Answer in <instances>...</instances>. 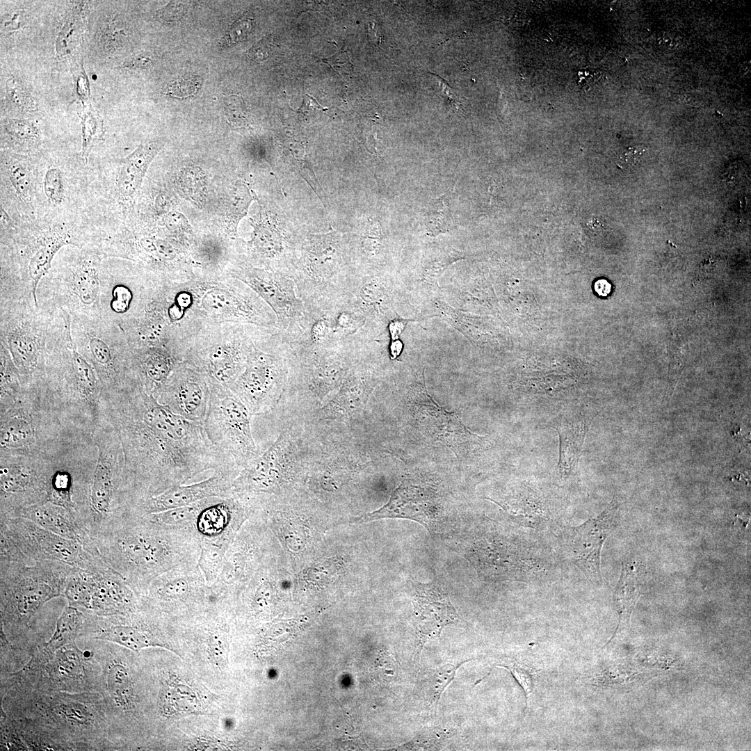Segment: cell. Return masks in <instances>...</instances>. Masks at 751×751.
<instances>
[{"mask_svg":"<svg viewBox=\"0 0 751 751\" xmlns=\"http://www.w3.org/2000/svg\"><path fill=\"white\" fill-rule=\"evenodd\" d=\"M123 401L121 423L128 462L152 486L164 491L208 469H236L202 423L173 413L143 388L129 391Z\"/></svg>","mask_w":751,"mask_h":751,"instance_id":"cell-1","label":"cell"},{"mask_svg":"<svg viewBox=\"0 0 751 751\" xmlns=\"http://www.w3.org/2000/svg\"><path fill=\"white\" fill-rule=\"evenodd\" d=\"M152 306L181 339L208 324L242 323L277 328L270 307L248 284L228 274L163 282Z\"/></svg>","mask_w":751,"mask_h":751,"instance_id":"cell-2","label":"cell"},{"mask_svg":"<svg viewBox=\"0 0 751 751\" xmlns=\"http://www.w3.org/2000/svg\"><path fill=\"white\" fill-rule=\"evenodd\" d=\"M297 250L291 277L298 297L316 321L345 302L354 277L347 242L338 232L311 234Z\"/></svg>","mask_w":751,"mask_h":751,"instance_id":"cell-3","label":"cell"},{"mask_svg":"<svg viewBox=\"0 0 751 751\" xmlns=\"http://www.w3.org/2000/svg\"><path fill=\"white\" fill-rule=\"evenodd\" d=\"M259 328L242 323L208 324L183 341L177 355L210 385L229 389L245 366Z\"/></svg>","mask_w":751,"mask_h":751,"instance_id":"cell-4","label":"cell"},{"mask_svg":"<svg viewBox=\"0 0 751 751\" xmlns=\"http://www.w3.org/2000/svg\"><path fill=\"white\" fill-rule=\"evenodd\" d=\"M474 556L479 572L490 580L547 581L556 571L551 553L524 532H484L476 541Z\"/></svg>","mask_w":751,"mask_h":751,"instance_id":"cell-5","label":"cell"},{"mask_svg":"<svg viewBox=\"0 0 751 751\" xmlns=\"http://www.w3.org/2000/svg\"><path fill=\"white\" fill-rule=\"evenodd\" d=\"M287 341L277 328L260 326L245 366L229 389L252 415L265 412L287 384Z\"/></svg>","mask_w":751,"mask_h":751,"instance_id":"cell-6","label":"cell"},{"mask_svg":"<svg viewBox=\"0 0 751 751\" xmlns=\"http://www.w3.org/2000/svg\"><path fill=\"white\" fill-rule=\"evenodd\" d=\"M227 274L250 286L273 310L277 328L289 342L309 339L315 321L298 297L293 280L281 271L234 263Z\"/></svg>","mask_w":751,"mask_h":751,"instance_id":"cell-7","label":"cell"},{"mask_svg":"<svg viewBox=\"0 0 751 751\" xmlns=\"http://www.w3.org/2000/svg\"><path fill=\"white\" fill-rule=\"evenodd\" d=\"M210 399L203 426L211 441L238 467H245L258 451L252 437V414L229 389L210 385Z\"/></svg>","mask_w":751,"mask_h":751,"instance_id":"cell-8","label":"cell"},{"mask_svg":"<svg viewBox=\"0 0 751 751\" xmlns=\"http://www.w3.org/2000/svg\"><path fill=\"white\" fill-rule=\"evenodd\" d=\"M618 506L613 500L597 516L581 525H560L552 531L563 556L590 581L600 583L602 546L617 524Z\"/></svg>","mask_w":751,"mask_h":751,"instance_id":"cell-9","label":"cell"},{"mask_svg":"<svg viewBox=\"0 0 751 751\" xmlns=\"http://www.w3.org/2000/svg\"><path fill=\"white\" fill-rule=\"evenodd\" d=\"M512 520L523 528L554 531L565 512L563 499L547 487L523 481L501 504Z\"/></svg>","mask_w":751,"mask_h":751,"instance_id":"cell-10","label":"cell"},{"mask_svg":"<svg viewBox=\"0 0 751 751\" xmlns=\"http://www.w3.org/2000/svg\"><path fill=\"white\" fill-rule=\"evenodd\" d=\"M414 405L416 417L423 432L461 455L481 447L485 437L469 430L455 412H448L430 396L424 384L414 390Z\"/></svg>","mask_w":751,"mask_h":751,"instance_id":"cell-11","label":"cell"},{"mask_svg":"<svg viewBox=\"0 0 751 751\" xmlns=\"http://www.w3.org/2000/svg\"><path fill=\"white\" fill-rule=\"evenodd\" d=\"M210 393L205 376L193 366L181 362L154 396L173 413L203 424Z\"/></svg>","mask_w":751,"mask_h":751,"instance_id":"cell-12","label":"cell"},{"mask_svg":"<svg viewBox=\"0 0 751 751\" xmlns=\"http://www.w3.org/2000/svg\"><path fill=\"white\" fill-rule=\"evenodd\" d=\"M438 494L430 485L404 479L382 508L354 519L362 523L382 518L407 519L423 525L430 531L437 526L441 514Z\"/></svg>","mask_w":751,"mask_h":751,"instance_id":"cell-13","label":"cell"},{"mask_svg":"<svg viewBox=\"0 0 751 751\" xmlns=\"http://www.w3.org/2000/svg\"><path fill=\"white\" fill-rule=\"evenodd\" d=\"M413 617L421 647L439 637L447 625L459 620L458 614L447 593L437 583L414 582L413 584Z\"/></svg>","mask_w":751,"mask_h":751,"instance_id":"cell-14","label":"cell"},{"mask_svg":"<svg viewBox=\"0 0 751 751\" xmlns=\"http://www.w3.org/2000/svg\"><path fill=\"white\" fill-rule=\"evenodd\" d=\"M234 471H216L209 478L190 485H175L152 496L145 504L150 512L187 506L201 500L227 494L228 478Z\"/></svg>","mask_w":751,"mask_h":751,"instance_id":"cell-15","label":"cell"},{"mask_svg":"<svg viewBox=\"0 0 751 751\" xmlns=\"http://www.w3.org/2000/svg\"><path fill=\"white\" fill-rule=\"evenodd\" d=\"M134 373L142 387L153 395L181 362L166 346H131Z\"/></svg>","mask_w":751,"mask_h":751,"instance_id":"cell-16","label":"cell"},{"mask_svg":"<svg viewBox=\"0 0 751 751\" xmlns=\"http://www.w3.org/2000/svg\"><path fill=\"white\" fill-rule=\"evenodd\" d=\"M376 378L363 364H355L348 371L339 389L322 410L329 417L352 413L366 398Z\"/></svg>","mask_w":751,"mask_h":751,"instance_id":"cell-17","label":"cell"},{"mask_svg":"<svg viewBox=\"0 0 751 751\" xmlns=\"http://www.w3.org/2000/svg\"><path fill=\"white\" fill-rule=\"evenodd\" d=\"M163 145L159 140L143 142L133 152L120 160L116 186L121 200L127 202L134 198L150 163Z\"/></svg>","mask_w":751,"mask_h":751,"instance_id":"cell-18","label":"cell"},{"mask_svg":"<svg viewBox=\"0 0 751 751\" xmlns=\"http://www.w3.org/2000/svg\"><path fill=\"white\" fill-rule=\"evenodd\" d=\"M554 429L559 437L556 477L559 482L563 483L576 474L586 437V423L581 417L563 419L556 423Z\"/></svg>","mask_w":751,"mask_h":751,"instance_id":"cell-19","label":"cell"},{"mask_svg":"<svg viewBox=\"0 0 751 751\" xmlns=\"http://www.w3.org/2000/svg\"><path fill=\"white\" fill-rule=\"evenodd\" d=\"M645 567L638 561H627L622 565L621 574L614 593V602L619 615L615 634L629 627L634 606L642 592Z\"/></svg>","mask_w":751,"mask_h":751,"instance_id":"cell-20","label":"cell"},{"mask_svg":"<svg viewBox=\"0 0 751 751\" xmlns=\"http://www.w3.org/2000/svg\"><path fill=\"white\" fill-rule=\"evenodd\" d=\"M72 243L71 236L64 229L54 227L47 231L36 241L31 250L27 270L31 282V291L36 302L38 282L51 266L54 256L66 244Z\"/></svg>","mask_w":751,"mask_h":751,"instance_id":"cell-21","label":"cell"},{"mask_svg":"<svg viewBox=\"0 0 751 751\" xmlns=\"http://www.w3.org/2000/svg\"><path fill=\"white\" fill-rule=\"evenodd\" d=\"M12 606L21 617H29L46 601L59 595L51 583L40 577H28L19 582L13 590Z\"/></svg>","mask_w":751,"mask_h":751,"instance_id":"cell-22","label":"cell"},{"mask_svg":"<svg viewBox=\"0 0 751 751\" xmlns=\"http://www.w3.org/2000/svg\"><path fill=\"white\" fill-rule=\"evenodd\" d=\"M70 288L76 299L85 306L96 305L99 296L98 259L85 255L73 268Z\"/></svg>","mask_w":751,"mask_h":751,"instance_id":"cell-23","label":"cell"},{"mask_svg":"<svg viewBox=\"0 0 751 751\" xmlns=\"http://www.w3.org/2000/svg\"><path fill=\"white\" fill-rule=\"evenodd\" d=\"M26 530L29 544L42 555L67 563L76 560L78 551L74 540L34 526H28Z\"/></svg>","mask_w":751,"mask_h":751,"instance_id":"cell-24","label":"cell"},{"mask_svg":"<svg viewBox=\"0 0 751 751\" xmlns=\"http://www.w3.org/2000/svg\"><path fill=\"white\" fill-rule=\"evenodd\" d=\"M1 173L7 176L15 195L26 203L31 202L33 174L29 159L16 153L1 152Z\"/></svg>","mask_w":751,"mask_h":751,"instance_id":"cell-25","label":"cell"},{"mask_svg":"<svg viewBox=\"0 0 751 751\" xmlns=\"http://www.w3.org/2000/svg\"><path fill=\"white\" fill-rule=\"evenodd\" d=\"M105 685L108 698L114 706L123 711L134 706V690L131 675L121 663H108L105 672Z\"/></svg>","mask_w":751,"mask_h":751,"instance_id":"cell-26","label":"cell"},{"mask_svg":"<svg viewBox=\"0 0 751 751\" xmlns=\"http://www.w3.org/2000/svg\"><path fill=\"white\" fill-rule=\"evenodd\" d=\"M60 506L45 504L32 506L24 512V516L54 533L68 539L79 538L76 527Z\"/></svg>","mask_w":751,"mask_h":751,"instance_id":"cell-27","label":"cell"},{"mask_svg":"<svg viewBox=\"0 0 751 751\" xmlns=\"http://www.w3.org/2000/svg\"><path fill=\"white\" fill-rule=\"evenodd\" d=\"M17 152H29L41 143L37 126L26 119L8 118L1 124V140Z\"/></svg>","mask_w":751,"mask_h":751,"instance_id":"cell-28","label":"cell"},{"mask_svg":"<svg viewBox=\"0 0 751 751\" xmlns=\"http://www.w3.org/2000/svg\"><path fill=\"white\" fill-rule=\"evenodd\" d=\"M88 575L90 586V608L107 611L119 608L129 601V592L114 581Z\"/></svg>","mask_w":751,"mask_h":751,"instance_id":"cell-29","label":"cell"},{"mask_svg":"<svg viewBox=\"0 0 751 751\" xmlns=\"http://www.w3.org/2000/svg\"><path fill=\"white\" fill-rule=\"evenodd\" d=\"M8 347L16 364L23 368L33 366L38 358V341L28 324L17 326L8 334Z\"/></svg>","mask_w":751,"mask_h":751,"instance_id":"cell-30","label":"cell"},{"mask_svg":"<svg viewBox=\"0 0 751 751\" xmlns=\"http://www.w3.org/2000/svg\"><path fill=\"white\" fill-rule=\"evenodd\" d=\"M120 24L118 15L108 13L100 17L94 36L95 49L100 56L109 58L122 48L126 34Z\"/></svg>","mask_w":751,"mask_h":751,"instance_id":"cell-31","label":"cell"},{"mask_svg":"<svg viewBox=\"0 0 751 751\" xmlns=\"http://www.w3.org/2000/svg\"><path fill=\"white\" fill-rule=\"evenodd\" d=\"M54 653L50 669L56 679L64 682L83 679L84 668L81 656L83 653L74 643L60 647Z\"/></svg>","mask_w":751,"mask_h":751,"instance_id":"cell-32","label":"cell"},{"mask_svg":"<svg viewBox=\"0 0 751 751\" xmlns=\"http://www.w3.org/2000/svg\"><path fill=\"white\" fill-rule=\"evenodd\" d=\"M82 622L83 615L79 610L72 606L66 607L58 620L54 633L45 645L47 655L60 647L74 643Z\"/></svg>","mask_w":751,"mask_h":751,"instance_id":"cell-33","label":"cell"},{"mask_svg":"<svg viewBox=\"0 0 751 751\" xmlns=\"http://www.w3.org/2000/svg\"><path fill=\"white\" fill-rule=\"evenodd\" d=\"M112 465L104 454L100 453L91 492L92 509L97 514H103L108 510L112 494Z\"/></svg>","mask_w":751,"mask_h":751,"instance_id":"cell-34","label":"cell"},{"mask_svg":"<svg viewBox=\"0 0 751 751\" xmlns=\"http://www.w3.org/2000/svg\"><path fill=\"white\" fill-rule=\"evenodd\" d=\"M96 638L122 645L134 652L148 647L161 646L153 641L142 631L127 626H112L97 631Z\"/></svg>","mask_w":751,"mask_h":751,"instance_id":"cell-35","label":"cell"},{"mask_svg":"<svg viewBox=\"0 0 751 751\" xmlns=\"http://www.w3.org/2000/svg\"><path fill=\"white\" fill-rule=\"evenodd\" d=\"M332 332L333 341L339 342L354 334L365 324V319L344 304L325 314Z\"/></svg>","mask_w":751,"mask_h":751,"instance_id":"cell-36","label":"cell"},{"mask_svg":"<svg viewBox=\"0 0 751 751\" xmlns=\"http://www.w3.org/2000/svg\"><path fill=\"white\" fill-rule=\"evenodd\" d=\"M124 555L136 564H152L158 560L161 549L154 540L143 537L127 538L120 543Z\"/></svg>","mask_w":751,"mask_h":751,"instance_id":"cell-37","label":"cell"},{"mask_svg":"<svg viewBox=\"0 0 751 751\" xmlns=\"http://www.w3.org/2000/svg\"><path fill=\"white\" fill-rule=\"evenodd\" d=\"M69 317L66 320L70 348L72 350L73 364L80 393L86 398L95 396L97 381L92 366L76 350L71 338Z\"/></svg>","mask_w":751,"mask_h":751,"instance_id":"cell-38","label":"cell"},{"mask_svg":"<svg viewBox=\"0 0 751 751\" xmlns=\"http://www.w3.org/2000/svg\"><path fill=\"white\" fill-rule=\"evenodd\" d=\"M56 713L67 723L74 727L92 725V713L86 705L76 700L63 699L57 702Z\"/></svg>","mask_w":751,"mask_h":751,"instance_id":"cell-39","label":"cell"},{"mask_svg":"<svg viewBox=\"0 0 751 751\" xmlns=\"http://www.w3.org/2000/svg\"><path fill=\"white\" fill-rule=\"evenodd\" d=\"M31 437L30 423L23 419L13 418L3 426L1 443L3 446L19 447L26 444Z\"/></svg>","mask_w":751,"mask_h":751,"instance_id":"cell-40","label":"cell"},{"mask_svg":"<svg viewBox=\"0 0 751 751\" xmlns=\"http://www.w3.org/2000/svg\"><path fill=\"white\" fill-rule=\"evenodd\" d=\"M252 197L248 186L242 183H236L232 190L230 198L228 202V211L229 219L232 220V227L236 232V225L239 220L245 216Z\"/></svg>","mask_w":751,"mask_h":751,"instance_id":"cell-41","label":"cell"},{"mask_svg":"<svg viewBox=\"0 0 751 751\" xmlns=\"http://www.w3.org/2000/svg\"><path fill=\"white\" fill-rule=\"evenodd\" d=\"M43 191L51 204L59 205L63 202L65 184L63 172L58 167L52 165L47 169L43 179Z\"/></svg>","mask_w":751,"mask_h":751,"instance_id":"cell-42","label":"cell"},{"mask_svg":"<svg viewBox=\"0 0 751 751\" xmlns=\"http://www.w3.org/2000/svg\"><path fill=\"white\" fill-rule=\"evenodd\" d=\"M6 89L8 99L15 108L29 113L36 111L35 101L19 80L15 78L8 79Z\"/></svg>","mask_w":751,"mask_h":751,"instance_id":"cell-43","label":"cell"},{"mask_svg":"<svg viewBox=\"0 0 751 751\" xmlns=\"http://www.w3.org/2000/svg\"><path fill=\"white\" fill-rule=\"evenodd\" d=\"M467 661L457 663H447L435 670L430 680V697L431 703L437 704L446 687L455 677L458 668Z\"/></svg>","mask_w":751,"mask_h":751,"instance_id":"cell-44","label":"cell"},{"mask_svg":"<svg viewBox=\"0 0 751 751\" xmlns=\"http://www.w3.org/2000/svg\"><path fill=\"white\" fill-rule=\"evenodd\" d=\"M447 732L433 729L425 730L415 736L411 741L406 743L403 748L405 750H439L445 745L448 739Z\"/></svg>","mask_w":751,"mask_h":751,"instance_id":"cell-45","label":"cell"},{"mask_svg":"<svg viewBox=\"0 0 751 751\" xmlns=\"http://www.w3.org/2000/svg\"><path fill=\"white\" fill-rule=\"evenodd\" d=\"M200 504L197 502L184 507L175 508L156 512L154 519L159 523L173 524L187 522L193 519L198 512Z\"/></svg>","mask_w":751,"mask_h":751,"instance_id":"cell-46","label":"cell"},{"mask_svg":"<svg viewBox=\"0 0 751 751\" xmlns=\"http://www.w3.org/2000/svg\"><path fill=\"white\" fill-rule=\"evenodd\" d=\"M82 158L86 162L95 140L101 136L102 122L92 116H86L82 122Z\"/></svg>","mask_w":751,"mask_h":751,"instance_id":"cell-47","label":"cell"},{"mask_svg":"<svg viewBox=\"0 0 751 751\" xmlns=\"http://www.w3.org/2000/svg\"><path fill=\"white\" fill-rule=\"evenodd\" d=\"M70 478L67 473L58 471L52 480L51 500L54 503L65 507L70 506Z\"/></svg>","mask_w":751,"mask_h":751,"instance_id":"cell-48","label":"cell"},{"mask_svg":"<svg viewBox=\"0 0 751 751\" xmlns=\"http://www.w3.org/2000/svg\"><path fill=\"white\" fill-rule=\"evenodd\" d=\"M29 476L16 467L3 468L1 470V487L6 491H19L27 485Z\"/></svg>","mask_w":751,"mask_h":751,"instance_id":"cell-49","label":"cell"},{"mask_svg":"<svg viewBox=\"0 0 751 751\" xmlns=\"http://www.w3.org/2000/svg\"><path fill=\"white\" fill-rule=\"evenodd\" d=\"M201 85V79L197 76L189 79H179L171 83L166 90V94L172 97L184 98L195 95Z\"/></svg>","mask_w":751,"mask_h":751,"instance_id":"cell-50","label":"cell"},{"mask_svg":"<svg viewBox=\"0 0 751 751\" xmlns=\"http://www.w3.org/2000/svg\"><path fill=\"white\" fill-rule=\"evenodd\" d=\"M228 649L226 637L219 633H214L211 636L209 651L214 663L220 668H225L227 665Z\"/></svg>","mask_w":751,"mask_h":751,"instance_id":"cell-51","label":"cell"},{"mask_svg":"<svg viewBox=\"0 0 751 751\" xmlns=\"http://www.w3.org/2000/svg\"><path fill=\"white\" fill-rule=\"evenodd\" d=\"M221 560L222 551L218 547L208 545L203 549L200 564L203 571L209 577L217 573Z\"/></svg>","mask_w":751,"mask_h":751,"instance_id":"cell-52","label":"cell"},{"mask_svg":"<svg viewBox=\"0 0 751 751\" xmlns=\"http://www.w3.org/2000/svg\"><path fill=\"white\" fill-rule=\"evenodd\" d=\"M89 348L95 360L102 365H110L113 362V352L106 342L97 337H90Z\"/></svg>","mask_w":751,"mask_h":751,"instance_id":"cell-53","label":"cell"},{"mask_svg":"<svg viewBox=\"0 0 751 751\" xmlns=\"http://www.w3.org/2000/svg\"><path fill=\"white\" fill-rule=\"evenodd\" d=\"M645 149L643 146H634L627 148L622 152L617 161L619 168L624 170L632 169L641 162Z\"/></svg>","mask_w":751,"mask_h":751,"instance_id":"cell-54","label":"cell"},{"mask_svg":"<svg viewBox=\"0 0 751 751\" xmlns=\"http://www.w3.org/2000/svg\"><path fill=\"white\" fill-rule=\"evenodd\" d=\"M509 670L525 692L526 699L533 690L532 677L527 670L516 664L503 665Z\"/></svg>","mask_w":751,"mask_h":751,"instance_id":"cell-55","label":"cell"},{"mask_svg":"<svg viewBox=\"0 0 751 751\" xmlns=\"http://www.w3.org/2000/svg\"><path fill=\"white\" fill-rule=\"evenodd\" d=\"M322 60L328 63L338 74H348L349 71L352 70L350 67H353V65L350 63L348 54L343 50H340L332 56Z\"/></svg>","mask_w":751,"mask_h":751,"instance_id":"cell-56","label":"cell"},{"mask_svg":"<svg viewBox=\"0 0 751 751\" xmlns=\"http://www.w3.org/2000/svg\"><path fill=\"white\" fill-rule=\"evenodd\" d=\"M188 590V583L184 579H177L168 583L163 592L167 596H177L184 594Z\"/></svg>","mask_w":751,"mask_h":751,"instance_id":"cell-57","label":"cell"},{"mask_svg":"<svg viewBox=\"0 0 751 751\" xmlns=\"http://www.w3.org/2000/svg\"><path fill=\"white\" fill-rule=\"evenodd\" d=\"M407 320L401 318H394L388 323V330L391 341L399 339V337L405 329Z\"/></svg>","mask_w":751,"mask_h":751,"instance_id":"cell-58","label":"cell"},{"mask_svg":"<svg viewBox=\"0 0 751 751\" xmlns=\"http://www.w3.org/2000/svg\"><path fill=\"white\" fill-rule=\"evenodd\" d=\"M268 50L266 42L259 41L249 50L248 56L255 61H261L267 57Z\"/></svg>","mask_w":751,"mask_h":751,"instance_id":"cell-59","label":"cell"},{"mask_svg":"<svg viewBox=\"0 0 751 751\" xmlns=\"http://www.w3.org/2000/svg\"><path fill=\"white\" fill-rule=\"evenodd\" d=\"M310 108H313L314 109H319L321 111L326 110V108L321 106L314 97L309 95L308 94H305L302 105L299 111L300 112H305V111L310 109Z\"/></svg>","mask_w":751,"mask_h":751,"instance_id":"cell-60","label":"cell"},{"mask_svg":"<svg viewBox=\"0 0 751 751\" xmlns=\"http://www.w3.org/2000/svg\"><path fill=\"white\" fill-rule=\"evenodd\" d=\"M389 348L390 358L394 360L401 355L403 350V343L399 339L391 341Z\"/></svg>","mask_w":751,"mask_h":751,"instance_id":"cell-61","label":"cell"},{"mask_svg":"<svg viewBox=\"0 0 751 751\" xmlns=\"http://www.w3.org/2000/svg\"><path fill=\"white\" fill-rule=\"evenodd\" d=\"M596 292L602 296H607L611 289V284L605 280H599L595 284Z\"/></svg>","mask_w":751,"mask_h":751,"instance_id":"cell-62","label":"cell"},{"mask_svg":"<svg viewBox=\"0 0 751 751\" xmlns=\"http://www.w3.org/2000/svg\"><path fill=\"white\" fill-rule=\"evenodd\" d=\"M658 42L660 45L664 46L667 48H674L676 47L677 45V40L676 38L672 37L668 33H664L663 35L659 36Z\"/></svg>","mask_w":751,"mask_h":751,"instance_id":"cell-63","label":"cell"}]
</instances>
